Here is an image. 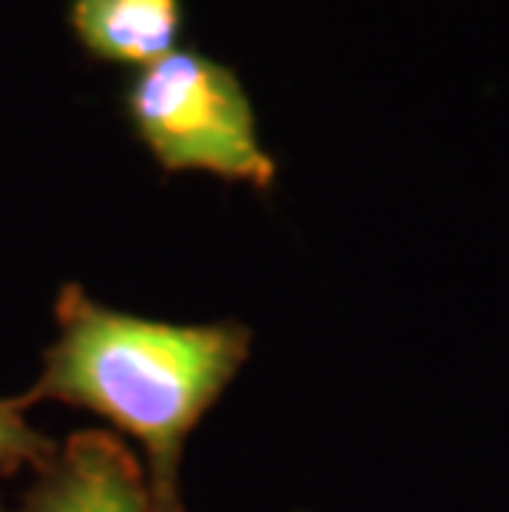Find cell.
<instances>
[{
  "label": "cell",
  "mask_w": 509,
  "mask_h": 512,
  "mask_svg": "<svg viewBox=\"0 0 509 512\" xmlns=\"http://www.w3.org/2000/svg\"><path fill=\"white\" fill-rule=\"evenodd\" d=\"M53 324L57 334L43 351L40 374L17 403L96 413L139 443L153 512H189L182 499L189 437L242 374L252 328L143 318L96 301L77 281L57 291Z\"/></svg>",
  "instance_id": "6da1fadb"
},
{
  "label": "cell",
  "mask_w": 509,
  "mask_h": 512,
  "mask_svg": "<svg viewBox=\"0 0 509 512\" xmlns=\"http://www.w3.org/2000/svg\"><path fill=\"white\" fill-rule=\"evenodd\" d=\"M126 113L139 143L166 172H202L252 189H272L278 162L258 136L255 106L225 63L172 50L136 70Z\"/></svg>",
  "instance_id": "7a4b0ae2"
},
{
  "label": "cell",
  "mask_w": 509,
  "mask_h": 512,
  "mask_svg": "<svg viewBox=\"0 0 509 512\" xmlns=\"http://www.w3.org/2000/svg\"><path fill=\"white\" fill-rule=\"evenodd\" d=\"M24 512H153L146 470L103 430L67 437L34 473Z\"/></svg>",
  "instance_id": "3957f363"
},
{
  "label": "cell",
  "mask_w": 509,
  "mask_h": 512,
  "mask_svg": "<svg viewBox=\"0 0 509 512\" xmlns=\"http://www.w3.org/2000/svg\"><path fill=\"white\" fill-rule=\"evenodd\" d=\"M70 27L96 60L146 70L179 50L182 0H73Z\"/></svg>",
  "instance_id": "277c9868"
},
{
  "label": "cell",
  "mask_w": 509,
  "mask_h": 512,
  "mask_svg": "<svg viewBox=\"0 0 509 512\" xmlns=\"http://www.w3.org/2000/svg\"><path fill=\"white\" fill-rule=\"evenodd\" d=\"M57 440L27 420L17 397H0V473L43 470L57 453Z\"/></svg>",
  "instance_id": "5b68a950"
},
{
  "label": "cell",
  "mask_w": 509,
  "mask_h": 512,
  "mask_svg": "<svg viewBox=\"0 0 509 512\" xmlns=\"http://www.w3.org/2000/svg\"><path fill=\"white\" fill-rule=\"evenodd\" d=\"M0 512H10V509L4 506V499H0Z\"/></svg>",
  "instance_id": "8992f818"
},
{
  "label": "cell",
  "mask_w": 509,
  "mask_h": 512,
  "mask_svg": "<svg viewBox=\"0 0 509 512\" xmlns=\"http://www.w3.org/2000/svg\"><path fill=\"white\" fill-rule=\"evenodd\" d=\"M298 512H305V509H298Z\"/></svg>",
  "instance_id": "52a82bcc"
}]
</instances>
